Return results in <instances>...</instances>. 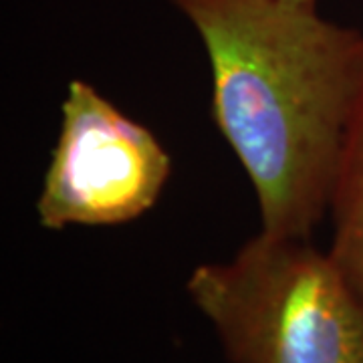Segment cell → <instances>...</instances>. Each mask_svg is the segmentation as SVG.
I'll list each match as a JSON object with an SVG mask.
<instances>
[{"instance_id":"obj_3","label":"cell","mask_w":363,"mask_h":363,"mask_svg":"<svg viewBox=\"0 0 363 363\" xmlns=\"http://www.w3.org/2000/svg\"><path fill=\"white\" fill-rule=\"evenodd\" d=\"M172 160L157 138L85 81H71L37 212L47 230L130 222L157 202Z\"/></svg>"},{"instance_id":"obj_2","label":"cell","mask_w":363,"mask_h":363,"mask_svg":"<svg viewBox=\"0 0 363 363\" xmlns=\"http://www.w3.org/2000/svg\"><path fill=\"white\" fill-rule=\"evenodd\" d=\"M186 289L230 363H363V303L309 238L260 230Z\"/></svg>"},{"instance_id":"obj_5","label":"cell","mask_w":363,"mask_h":363,"mask_svg":"<svg viewBox=\"0 0 363 363\" xmlns=\"http://www.w3.org/2000/svg\"><path fill=\"white\" fill-rule=\"evenodd\" d=\"M295 2H301V4H311V6H317V0H295Z\"/></svg>"},{"instance_id":"obj_1","label":"cell","mask_w":363,"mask_h":363,"mask_svg":"<svg viewBox=\"0 0 363 363\" xmlns=\"http://www.w3.org/2000/svg\"><path fill=\"white\" fill-rule=\"evenodd\" d=\"M212 67V117L247 169L262 233L309 238L329 210L363 35L295 0H169Z\"/></svg>"},{"instance_id":"obj_4","label":"cell","mask_w":363,"mask_h":363,"mask_svg":"<svg viewBox=\"0 0 363 363\" xmlns=\"http://www.w3.org/2000/svg\"><path fill=\"white\" fill-rule=\"evenodd\" d=\"M329 212L333 218L329 257L363 303V67L341 143Z\"/></svg>"}]
</instances>
